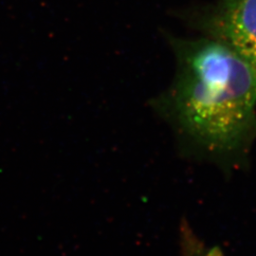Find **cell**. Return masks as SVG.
<instances>
[{
	"mask_svg": "<svg viewBox=\"0 0 256 256\" xmlns=\"http://www.w3.org/2000/svg\"><path fill=\"white\" fill-rule=\"evenodd\" d=\"M207 37L229 46L256 68V0H220L200 20Z\"/></svg>",
	"mask_w": 256,
	"mask_h": 256,
	"instance_id": "cell-2",
	"label": "cell"
},
{
	"mask_svg": "<svg viewBox=\"0 0 256 256\" xmlns=\"http://www.w3.org/2000/svg\"><path fill=\"white\" fill-rule=\"evenodd\" d=\"M176 72L154 99L156 110L206 146L230 151L256 129V68L229 46L209 37L167 34Z\"/></svg>",
	"mask_w": 256,
	"mask_h": 256,
	"instance_id": "cell-1",
	"label": "cell"
}]
</instances>
